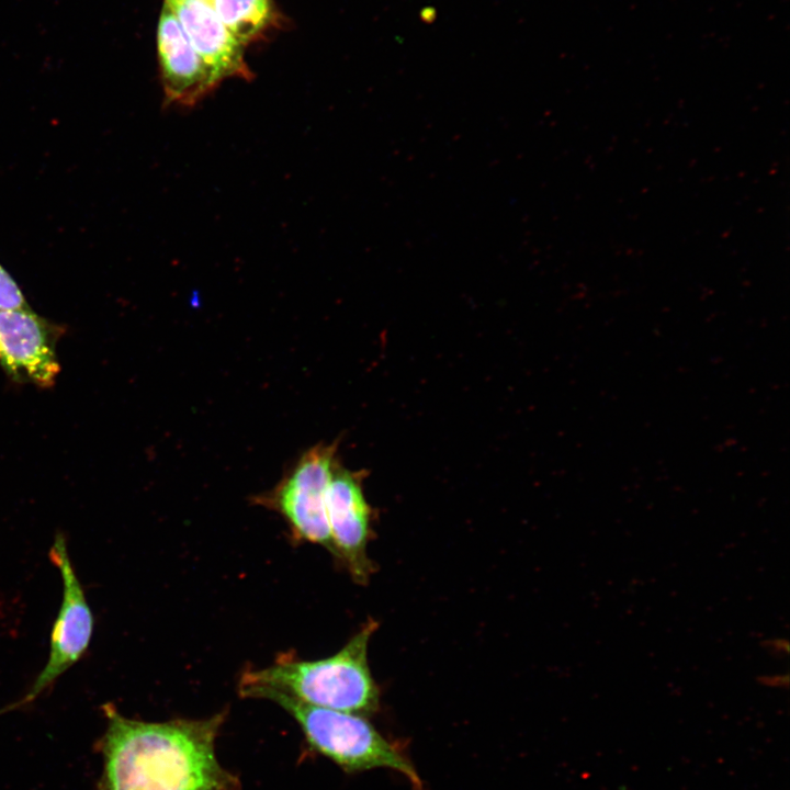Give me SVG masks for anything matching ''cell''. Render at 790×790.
Wrapping results in <instances>:
<instances>
[{
    "label": "cell",
    "mask_w": 790,
    "mask_h": 790,
    "mask_svg": "<svg viewBox=\"0 0 790 790\" xmlns=\"http://www.w3.org/2000/svg\"><path fill=\"white\" fill-rule=\"evenodd\" d=\"M48 555L61 576V603L50 632L47 662L27 693L19 701L20 706L33 701L79 662L88 651L93 634V613L71 563L63 533L55 535Z\"/></svg>",
    "instance_id": "5"
},
{
    "label": "cell",
    "mask_w": 790,
    "mask_h": 790,
    "mask_svg": "<svg viewBox=\"0 0 790 790\" xmlns=\"http://www.w3.org/2000/svg\"><path fill=\"white\" fill-rule=\"evenodd\" d=\"M377 628L372 619L336 654L315 661L281 655L263 668H247L238 681L244 698L275 691L307 704L349 713L376 710L379 690L368 662L370 639Z\"/></svg>",
    "instance_id": "2"
},
{
    "label": "cell",
    "mask_w": 790,
    "mask_h": 790,
    "mask_svg": "<svg viewBox=\"0 0 790 790\" xmlns=\"http://www.w3.org/2000/svg\"><path fill=\"white\" fill-rule=\"evenodd\" d=\"M200 56L222 80H251L253 74L245 59V45L225 26L205 0H163Z\"/></svg>",
    "instance_id": "9"
},
{
    "label": "cell",
    "mask_w": 790,
    "mask_h": 790,
    "mask_svg": "<svg viewBox=\"0 0 790 790\" xmlns=\"http://www.w3.org/2000/svg\"><path fill=\"white\" fill-rule=\"evenodd\" d=\"M0 366L16 382L54 384L60 371L54 334L31 307L0 309Z\"/></svg>",
    "instance_id": "7"
},
{
    "label": "cell",
    "mask_w": 790,
    "mask_h": 790,
    "mask_svg": "<svg viewBox=\"0 0 790 790\" xmlns=\"http://www.w3.org/2000/svg\"><path fill=\"white\" fill-rule=\"evenodd\" d=\"M106 729L99 790H235L237 780L218 761L215 741L226 712L207 719L145 722L104 703Z\"/></svg>",
    "instance_id": "1"
},
{
    "label": "cell",
    "mask_w": 790,
    "mask_h": 790,
    "mask_svg": "<svg viewBox=\"0 0 790 790\" xmlns=\"http://www.w3.org/2000/svg\"><path fill=\"white\" fill-rule=\"evenodd\" d=\"M766 650L772 653V655H783L788 653V642L786 640L774 639L769 640L765 644Z\"/></svg>",
    "instance_id": "12"
},
{
    "label": "cell",
    "mask_w": 790,
    "mask_h": 790,
    "mask_svg": "<svg viewBox=\"0 0 790 790\" xmlns=\"http://www.w3.org/2000/svg\"><path fill=\"white\" fill-rule=\"evenodd\" d=\"M364 476L362 471L347 470L338 462L327 492L331 554L358 584H365L374 569L368 556L372 510L363 492Z\"/></svg>",
    "instance_id": "6"
},
{
    "label": "cell",
    "mask_w": 790,
    "mask_h": 790,
    "mask_svg": "<svg viewBox=\"0 0 790 790\" xmlns=\"http://www.w3.org/2000/svg\"><path fill=\"white\" fill-rule=\"evenodd\" d=\"M300 724L309 745L346 770L388 767L419 786L414 767L375 729L358 714L304 703L275 691H262Z\"/></svg>",
    "instance_id": "3"
},
{
    "label": "cell",
    "mask_w": 790,
    "mask_h": 790,
    "mask_svg": "<svg viewBox=\"0 0 790 790\" xmlns=\"http://www.w3.org/2000/svg\"><path fill=\"white\" fill-rule=\"evenodd\" d=\"M30 307L20 287L0 264V309Z\"/></svg>",
    "instance_id": "11"
},
{
    "label": "cell",
    "mask_w": 790,
    "mask_h": 790,
    "mask_svg": "<svg viewBox=\"0 0 790 790\" xmlns=\"http://www.w3.org/2000/svg\"><path fill=\"white\" fill-rule=\"evenodd\" d=\"M19 707H20V703H19V702H15V703H13V704H11V706H8V707H5V708H3V709L0 710V715H1L2 713L7 712V711L13 710V709L19 708Z\"/></svg>",
    "instance_id": "14"
},
{
    "label": "cell",
    "mask_w": 790,
    "mask_h": 790,
    "mask_svg": "<svg viewBox=\"0 0 790 790\" xmlns=\"http://www.w3.org/2000/svg\"><path fill=\"white\" fill-rule=\"evenodd\" d=\"M229 32L245 46L279 25L273 0H210Z\"/></svg>",
    "instance_id": "10"
},
{
    "label": "cell",
    "mask_w": 790,
    "mask_h": 790,
    "mask_svg": "<svg viewBox=\"0 0 790 790\" xmlns=\"http://www.w3.org/2000/svg\"><path fill=\"white\" fill-rule=\"evenodd\" d=\"M157 53L167 105L194 106L222 81L192 46L165 3L157 29Z\"/></svg>",
    "instance_id": "8"
},
{
    "label": "cell",
    "mask_w": 790,
    "mask_h": 790,
    "mask_svg": "<svg viewBox=\"0 0 790 790\" xmlns=\"http://www.w3.org/2000/svg\"><path fill=\"white\" fill-rule=\"evenodd\" d=\"M205 1H207V2H208L210 0H205Z\"/></svg>",
    "instance_id": "15"
},
{
    "label": "cell",
    "mask_w": 790,
    "mask_h": 790,
    "mask_svg": "<svg viewBox=\"0 0 790 790\" xmlns=\"http://www.w3.org/2000/svg\"><path fill=\"white\" fill-rule=\"evenodd\" d=\"M338 442L306 450L270 490L252 503L276 512L296 543L317 544L332 553L327 518V492L337 465Z\"/></svg>",
    "instance_id": "4"
},
{
    "label": "cell",
    "mask_w": 790,
    "mask_h": 790,
    "mask_svg": "<svg viewBox=\"0 0 790 790\" xmlns=\"http://www.w3.org/2000/svg\"><path fill=\"white\" fill-rule=\"evenodd\" d=\"M787 677L781 675H767L764 676L763 682L770 686H781L782 685V678Z\"/></svg>",
    "instance_id": "13"
}]
</instances>
